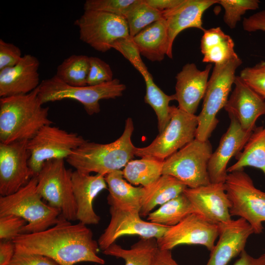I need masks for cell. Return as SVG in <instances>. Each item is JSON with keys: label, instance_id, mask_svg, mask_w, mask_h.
<instances>
[{"label": "cell", "instance_id": "obj_45", "mask_svg": "<svg viewBox=\"0 0 265 265\" xmlns=\"http://www.w3.org/2000/svg\"><path fill=\"white\" fill-rule=\"evenodd\" d=\"M151 265H179L174 260L171 250H160L157 251Z\"/></svg>", "mask_w": 265, "mask_h": 265}, {"label": "cell", "instance_id": "obj_46", "mask_svg": "<svg viewBox=\"0 0 265 265\" xmlns=\"http://www.w3.org/2000/svg\"><path fill=\"white\" fill-rule=\"evenodd\" d=\"M233 265H265V253L258 257H253L245 250Z\"/></svg>", "mask_w": 265, "mask_h": 265}, {"label": "cell", "instance_id": "obj_35", "mask_svg": "<svg viewBox=\"0 0 265 265\" xmlns=\"http://www.w3.org/2000/svg\"><path fill=\"white\" fill-rule=\"evenodd\" d=\"M260 3L258 0H218L217 2L224 9L223 20L231 29L236 27L247 11L258 9Z\"/></svg>", "mask_w": 265, "mask_h": 265}, {"label": "cell", "instance_id": "obj_8", "mask_svg": "<svg viewBox=\"0 0 265 265\" xmlns=\"http://www.w3.org/2000/svg\"><path fill=\"white\" fill-rule=\"evenodd\" d=\"M212 153L209 140L195 138L164 160L162 175L174 177L188 188L208 185V165Z\"/></svg>", "mask_w": 265, "mask_h": 265}, {"label": "cell", "instance_id": "obj_17", "mask_svg": "<svg viewBox=\"0 0 265 265\" xmlns=\"http://www.w3.org/2000/svg\"><path fill=\"white\" fill-rule=\"evenodd\" d=\"M235 87L224 107L229 117L236 119L242 129L252 132L258 119L265 115V99L236 76Z\"/></svg>", "mask_w": 265, "mask_h": 265}, {"label": "cell", "instance_id": "obj_12", "mask_svg": "<svg viewBox=\"0 0 265 265\" xmlns=\"http://www.w3.org/2000/svg\"><path fill=\"white\" fill-rule=\"evenodd\" d=\"M80 39L94 50L105 53L119 39L130 36L125 18L94 10H84L75 21Z\"/></svg>", "mask_w": 265, "mask_h": 265}, {"label": "cell", "instance_id": "obj_24", "mask_svg": "<svg viewBox=\"0 0 265 265\" xmlns=\"http://www.w3.org/2000/svg\"><path fill=\"white\" fill-rule=\"evenodd\" d=\"M132 37L140 54L152 62H160L168 54V32L164 18L151 24Z\"/></svg>", "mask_w": 265, "mask_h": 265}, {"label": "cell", "instance_id": "obj_30", "mask_svg": "<svg viewBox=\"0 0 265 265\" xmlns=\"http://www.w3.org/2000/svg\"><path fill=\"white\" fill-rule=\"evenodd\" d=\"M163 161L149 157L131 160L122 171L123 177L132 185L147 187L162 175Z\"/></svg>", "mask_w": 265, "mask_h": 265}, {"label": "cell", "instance_id": "obj_42", "mask_svg": "<svg viewBox=\"0 0 265 265\" xmlns=\"http://www.w3.org/2000/svg\"><path fill=\"white\" fill-rule=\"evenodd\" d=\"M10 265H62L43 255L15 251Z\"/></svg>", "mask_w": 265, "mask_h": 265}, {"label": "cell", "instance_id": "obj_43", "mask_svg": "<svg viewBox=\"0 0 265 265\" xmlns=\"http://www.w3.org/2000/svg\"><path fill=\"white\" fill-rule=\"evenodd\" d=\"M242 27L247 32L258 30L265 31V9L247 18H244L242 22Z\"/></svg>", "mask_w": 265, "mask_h": 265}, {"label": "cell", "instance_id": "obj_23", "mask_svg": "<svg viewBox=\"0 0 265 265\" xmlns=\"http://www.w3.org/2000/svg\"><path fill=\"white\" fill-rule=\"evenodd\" d=\"M218 0H183L176 7L162 12L167 25L169 48L167 56L172 58L174 40L183 30L190 27L203 31L202 16L204 12Z\"/></svg>", "mask_w": 265, "mask_h": 265}, {"label": "cell", "instance_id": "obj_32", "mask_svg": "<svg viewBox=\"0 0 265 265\" xmlns=\"http://www.w3.org/2000/svg\"><path fill=\"white\" fill-rule=\"evenodd\" d=\"M146 84L144 102L154 109L158 118V130L161 132L168 124L170 118L171 106L169 103L176 100L175 94H166L154 82L152 75L147 73L143 76Z\"/></svg>", "mask_w": 265, "mask_h": 265}, {"label": "cell", "instance_id": "obj_26", "mask_svg": "<svg viewBox=\"0 0 265 265\" xmlns=\"http://www.w3.org/2000/svg\"><path fill=\"white\" fill-rule=\"evenodd\" d=\"M187 186L168 175H162L156 182L144 187L139 213L146 217L157 206L162 205L183 193Z\"/></svg>", "mask_w": 265, "mask_h": 265}, {"label": "cell", "instance_id": "obj_33", "mask_svg": "<svg viewBox=\"0 0 265 265\" xmlns=\"http://www.w3.org/2000/svg\"><path fill=\"white\" fill-rule=\"evenodd\" d=\"M89 57L72 55L65 59L57 67L55 75L65 83L72 86L87 85Z\"/></svg>", "mask_w": 265, "mask_h": 265}, {"label": "cell", "instance_id": "obj_36", "mask_svg": "<svg viewBox=\"0 0 265 265\" xmlns=\"http://www.w3.org/2000/svg\"><path fill=\"white\" fill-rule=\"evenodd\" d=\"M112 48L120 53L142 76L149 72L132 37L118 39L113 43Z\"/></svg>", "mask_w": 265, "mask_h": 265}, {"label": "cell", "instance_id": "obj_5", "mask_svg": "<svg viewBox=\"0 0 265 265\" xmlns=\"http://www.w3.org/2000/svg\"><path fill=\"white\" fill-rule=\"evenodd\" d=\"M242 63L238 56L223 63L214 64L203 98L201 111L197 115L196 139L208 140L216 128L219 123L217 114L228 100L236 77V71Z\"/></svg>", "mask_w": 265, "mask_h": 265}, {"label": "cell", "instance_id": "obj_20", "mask_svg": "<svg viewBox=\"0 0 265 265\" xmlns=\"http://www.w3.org/2000/svg\"><path fill=\"white\" fill-rule=\"evenodd\" d=\"M212 65H207L200 70L194 63H187L176 76L175 93L178 107L195 114L201 100L203 99Z\"/></svg>", "mask_w": 265, "mask_h": 265}, {"label": "cell", "instance_id": "obj_39", "mask_svg": "<svg viewBox=\"0 0 265 265\" xmlns=\"http://www.w3.org/2000/svg\"><path fill=\"white\" fill-rule=\"evenodd\" d=\"M113 72L110 66L96 56L89 57L88 85H96L112 80Z\"/></svg>", "mask_w": 265, "mask_h": 265}, {"label": "cell", "instance_id": "obj_15", "mask_svg": "<svg viewBox=\"0 0 265 265\" xmlns=\"http://www.w3.org/2000/svg\"><path fill=\"white\" fill-rule=\"evenodd\" d=\"M28 140L0 143V195L13 194L34 176L28 164Z\"/></svg>", "mask_w": 265, "mask_h": 265}, {"label": "cell", "instance_id": "obj_21", "mask_svg": "<svg viewBox=\"0 0 265 265\" xmlns=\"http://www.w3.org/2000/svg\"><path fill=\"white\" fill-rule=\"evenodd\" d=\"M72 183L77 208V220L86 225L99 224L101 218L94 210L93 201L107 188L105 176L75 170L72 174Z\"/></svg>", "mask_w": 265, "mask_h": 265}, {"label": "cell", "instance_id": "obj_40", "mask_svg": "<svg viewBox=\"0 0 265 265\" xmlns=\"http://www.w3.org/2000/svg\"><path fill=\"white\" fill-rule=\"evenodd\" d=\"M26 221L23 218L13 215L0 216V240H13L22 234Z\"/></svg>", "mask_w": 265, "mask_h": 265}, {"label": "cell", "instance_id": "obj_27", "mask_svg": "<svg viewBox=\"0 0 265 265\" xmlns=\"http://www.w3.org/2000/svg\"><path fill=\"white\" fill-rule=\"evenodd\" d=\"M203 32L200 44L203 62L219 64L238 56L232 38L220 27L205 29Z\"/></svg>", "mask_w": 265, "mask_h": 265}, {"label": "cell", "instance_id": "obj_14", "mask_svg": "<svg viewBox=\"0 0 265 265\" xmlns=\"http://www.w3.org/2000/svg\"><path fill=\"white\" fill-rule=\"evenodd\" d=\"M109 212V223L98 240L99 248L102 251L122 236L134 235L141 238L158 239L169 228V227L143 220L138 211L110 207Z\"/></svg>", "mask_w": 265, "mask_h": 265}, {"label": "cell", "instance_id": "obj_22", "mask_svg": "<svg viewBox=\"0 0 265 265\" xmlns=\"http://www.w3.org/2000/svg\"><path fill=\"white\" fill-rule=\"evenodd\" d=\"M37 57L26 54L15 66L0 71V97L29 93L40 85Z\"/></svg>", "mask_w": 265, "mask_h": 265}, {"label": "cell", "instance_id": "obj_13", "mask_svg": "<svg viewBox=\"0 0 265 265\" xmlns=\"http://www.w3.org/2000/svg\"><path fill=\"white\" fill-rule=\"evenodd\" d=\"M218 235L217 224L193 213L177 225L169 227L164 234L157 239V242L160 250H171L183 244L201 245L211 252Z\"/></svg>", "mask_w": 265, "mask_h": 265}, {"label": "cell", "instance_id": "obj_19", "mask_svg": "<svg viewBox=\"0 0 265 265\" xmlns=\"http://www.w3.org/2000/svg\"><path fill=\"white\" fill-rule=\"evenodd\" d=\"M218 225L219 239L206 265H227L244 250L248 238L254 234L251 225L242 218Z\"/></svg>", "mask_w": 265, "mask_h": 265}, {"label": "cell", "instance_id": "obj_28", "mask_svg": "<svg viewBox=\"0 0 265 265\" xmlns=\"http://www.w3.org/2000/svg\"><path fill=\"white\" fill-rule=\"evenodd\" d=\"M236 158V162L228 167V173L249 166L261 170L265 176V125L254 129Z\"/></svg>", "mask_w": 265, "mask_h": 265}, {"label": "cell", "instance_id": "obj_11", "mask_svg": "<svg viewBox=\"0 0 265 265\" xmlns=\"http://www.w3.org/2000/svg\"><path fill=\"white\" fill-rule=\"evenodd\" d=\"M81 135L49 125L44 126L27 142L28 164L37 176L46 161L67 159L73 152L86 142Z\"/></svg>", "mask_w": 265, "mask_h": 265}, {"label": "cell", "instance_id": "obj_44", "mask_svg": "<svg viewBox=\"0 0 265 265\" xmlns=\"http://www.w3.org/2000/svg\"><path fill=\"white\" fill-rule=\"evenodd\" d=\"M15 252L12 240H1L0 242V265H10Z\"/></svg>", "mask_w": 265, "mask_h": 265}, {"label": "cell", "instance_id": "obj_37", "mask_svg": "<svg viewBox=\"0 0 265 265\" xmlns=\"http://www.w3.org/2000/svg\"><path fill=\"white\" fill-rule=\"evenodd\" d=\"M136 0H87L84 10L105 12L125 18L131 5Z\"/></svg>", "mask_w": 265, "mask_h": 265}, {"label": "cell", "instance_id": "obj_4", "mask_svg": "<svg viewBox=\"0 0 265 265\" xmlns=\"http://www.w3.org/2000/svg\"><path fill=\"white\" fill-rule=\"evenodd\" d=\"M37 177L33 176L16 192L0 196V216L13 214L26 221L22 234L46 230L57 222L61 214L59 209L43 201L37 192Z\"/></svg>", "mask_w": 265, "mask_h": 265}, {"label": "cell", "instance_id": "obj_10", "mask_svg": "<svg viewBox=\"0 0 265 265\" xmlns=\"http://www.w3.org/2000/svg\"><path fill=\"white\" fill-rule=\"evenodd\" d=\"M197 115L171 106L170 120L163 130L147 146L136 148L135 156L164 161L195 139Z\"/></svg>", "mask_w": 265, "mask_h": 265}, {"label": "cell", "instance_id": "obj_34", "mask_svg": "<svg viewBox=\"0 0 265 265\" xmlns=\"http://www.w3.org/2000/svg\"><path fill=\"white\" fill-rule=\"evenodd\" d=\"M163 18L162 12L151 7L144 0H136L125 16L131 37Z\"/></svg>", "mask_w": 265, "mask_h": 265}, {"label": "cell", "instance_id": "obj_9", "mask_svg": "<svg viewBox=\"0 0 265 265\" xmlns=\"http://www.w3.org/2000/svg\"><path fill=\"white\" fill-rule=\"evenodd\" d=\"M72 170L67 169L64 159L48 160L37 177V190L51 206L59 209L70 221L77 220V205L72 183Z\"/></svg>", "mask_w": 265, "mask_h": 265}, {"label": "cell", "instance_id": "obj_6", "mask_svg": "<svg viewBox=\"0 0 265 265\" xmlns=\"http://www.w3.org/2000/svg\"><path fill=\"white\" fill-rule=\"evenodd\" d=\"M126 88L117 79L96 85L76 86L65 83L55 75L40 82L38 96L42 105L64 99L77 101L91 115L100 111V100L121 97Z\"/></svg>", "mask_w": 265, "mask_h": 265}, {"label": "cell", "instance_id": "obj_1", "mask_svg": "<svg viewBox=\"0 0 265 265\" xmlns=\"http://www.w3.org/2000/svg\"><path fill=\"white\" fill-rule=\"evenodd\" d=\"M12 241L15 251L46 256L62 265L105 264L98 255L100 248L91 230L82 223H72L61 214L57 222L46 230L22 234Z\"/></svg>", "mask_w": 265, "mask_h": 265}, {"label": "cell", "instance_id": "obj_16", "mask_svg": "<svg viewBox=\"0 0 265 265\" xmlns=\"http://www.w3.org/2000/svg\"><path fill=\"white\" fill-rule=\"evenodd\" d=\"M184 194L195 212L209 222L219 224L231 221L230 202L224 183H212L195 188L186 187Z\"/></svg>", "mask_w": 265, "mask_h": 265}, {"label": "cell", "instance_id": "obj_31", "mask_svg": "<svg viewBox=\"0 0 265 265\" xmlns=\"http://www.w3.org/2000/svg\"><path fill=\"white\" fill-rule=\"evenodd\" d=\"M193 213L195 212L191 202L183 193L151 212L147 219L148 221L170 227Z\"/></svg>", "mask_w": 265, "mask_h": 265}, {"label": "cell", "instance_id": "obj_38", "mask_svg": "<svg viewBox=\"0 0 265 265\" xmlns=\"http://www.w3.org/2000/svg\"><path fill=\"white\" fill-rule=\"evenodd\" d=\"M243 81L265 99V59L244 68L239 76Z\"/></svg>", "mask_w": 265, "mask_h": 265}, {"label": "cell", "instance_id": "obj_7", "mask_svg": "<svg viewBox=\"0 0 265 265\" xmlns=\"http://www.w3.org/2000/svg\"><path fill=\"white\" fill-rule=\"evenodd\" d=\"M224 186L231 216L245 219L254 234L263 232L265 222V192L257 188L244 169L228 173Z\"/></svg>", "mask_w": 265, "mask_h": 265}, {"label": "cell", "instance_id": "obj_18", "mask_svg": "<svg viewBox=\"0 0 265 265\" xmlns=\"http://www.w3.org/2000/svg\"><path fill=\"white\" fill-rule=\"evenodd\" d=\"M229 118L228 129L209 161L208 171L212 183H224L229 161L242 151L252 132H245L236 119Z\"/></svg>", "mask_w": 265, "mask_h": 265}, {"label": "cell", "instance_id": "obj_2", "mask_svg": "<svg viewBox=\"0 0 265 265\" xmlns=\"http://www.w3.org/2000/svg\"><path fill=\"white\" fill-rule=\"evenodd\" d=\"M38 92V87L26 94L0 98V143L29 140L44 126L52 125L49 107L43 106Z\"/></svg>", "mask_w": 265, "mask_h": 265}, {"label": "cell", "instance_id": "obj_3", "mask_svg": "<svg viewBox=\"0 0 265 265\" xmlns=\"http://www.w3.org/2000/svg\"><path fill=\"white\" fill-rule=\"evenodd\" d=\"M134 130L132 120L127 119L122 135L109 143L100 144L87 140L75 150L66 159L76 170L104 176L120 170L135 156L136 148L132 141Z\"/></svg>", "mask_w": 265, "mask_h": 265}, {"label": "cell", "instance_id": "obj_29", "mask_svg": "<svg viewBox=\"0 0 265 265\" xmlns=\"http://www.w3.org/2000/svg\"><path fill=\"white\" fill-rule=\"evenodd\" d=\"M158 250L156 238H141L130 249L123 248L115 242L102 252L123 259L125 265H151Z\"/></svg>", "mask_w": 265, "mask_h": 265}, {"label": "cell", "instance_id": "obj_25", "mask_svg": "<svg viewBox=\"0 0 265 265\" xmlns=\"http://www.w3.org/2000/svg\"><path fill=\"white\" fill-rule=\"evenodd\" d=\"M105 178L109 191L107 201L110 207L140 212L144 187L134 186L127 182L120 170L108 173Z\"/></svg>", "mask_w": 265, "mask_h": 265}, {"label": "cell", "instance_id": "obj_47", "mask_svg": "<svg viewBox=\"0 0 265 265\" xmlns=\"http://www.w3.org/2000/svg\"><path fill=\"white\" fill-rule=\"evenodd\" d=\"M154 8L163 12L172 9L180 4L183 0H144Z\"/></svg>", "mask_w": 265, "mask_h": 265}, {"label": "cell", "instance_id": "obj_41", "mask_svg": "<svg viewBox=\"0 0 265 265\" xmlns=\"http://www.w3.org/2000/svg\"><path fill=\"white\" fill-rule=\"evenodd\" d=\"M22 57L18 47L0 39V71L15 66Z\"/></svg>", "mask_w": 265, "mask_h": 265}]
</instances>
